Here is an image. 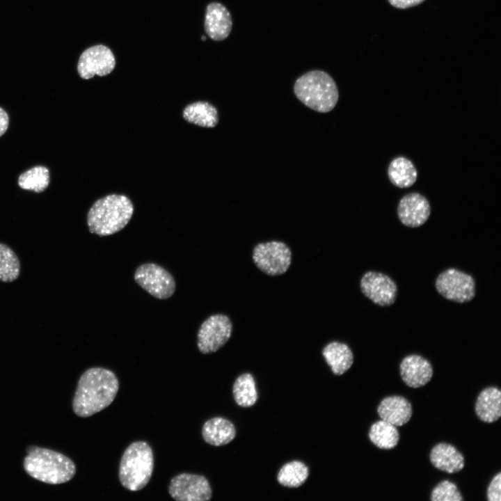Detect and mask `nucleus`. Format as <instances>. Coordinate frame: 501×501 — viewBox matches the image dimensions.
<instances>
[{"instance_id":"12","label":"nucleus","mask_w":501,"mask_h":501,"mask_svg":"<svg viewBox=\"0 0 501 501\" xmlns=\"http://www.w3.org/2000/svg\"><path fill=\"white\" fill-rule=\"evenodd\" d=\"M360 287L366 297L380 306H390L396 300L397 285L383 273L373 271L365 273L360 279Z\"/></svg>"},{"instance_id":"18","label":"nucleus","mask_w":501,"mask_h":501,"mask_svg":"<svg viewBox=\"0 0 501 501\" xmlns=\"http://www.w3.org/2000/svg\"><path fill=\"white\" fill-rule=\"evenodd\" d=\"M475 411L479 419L484 422L497 421L501 415V392L493 386L488 387L477 396Z\"/></svg>"},{"instance_id":"6","label":"nucleus","mask_w":501,"mask_h":501,"mask_svg":"<svg viewBox=\"0 0 501 501\" xmlns=\"http://www.w3.org/2000/svg\"><path fill=\"white\" fill-rule=\"evenodd\" d=\"M256 267L268 276H276L285 273L292 261V251L283 241H270L257 244L252 254Z\"/></svg>"},{"instance_id":"13","label":"nucleus","mask_w":501,"mask_h":501,"mask_svg":"<svg viewBox=\"0 0 501 501\" xmlns=\"http://www.w3.org/2000/svg\"><path fill=\"white\" fill-rule=\"evenodd\" d=\"M431 207L422 194L411 193L403 196L397 206V216L401 223L409 228L422 225L429 218Z\"/></svg>"},{"instance_id":"25","label":"nucleus","mask_w":501,"mask_h":501,"mask_svg":"<svg viewBox=\"0 0 501 501\" xmlns=\"http://www.w3.org/2000/svg\"><path fill=\"white\" fill-rule=\"evenodd\" d=\"M49 181V169L43 166H36L19 176L18 185L22 189L41 193L48 187Z\"/></svg>"},{"instance_id":"5","label":"nucleus","mask_w":501,"mask_h":501,"mask_svg":"<svg viewBox=\"0 0 501 501\" xmlns=\"http://www.w3.org/2000/svg\"><path fill=\"white\" fill-rule=\"evenodd\" d=\"M154 468L151 447L145 441L131 443L125 450L119 466V480L132 491L144 488L150 482Z\"/></svg>"},{"instance_id":"27","label":"nucleus","mask_w":501,"mask_h":501,"mask_svg":"<svg viewBox=\"0 0 501 501\" xmlns=\"http://www.w3.org/2000/svg\"><path fill=\"white\" fill-rule=\"evenodd\" d=\"M21 264L19 257L8 245L0 243V281L11 283L19 276Z\"/></svg>"},{"instance_id":"9","label":"nucleus","mask_w":501,"mask_h":501,"mask_svg":"<svg viewBox=\"0 0 501 501\" xmlns=\"http://www.w3.org/2000/svg\"><path fill=\"white\" fill-rule=\"evenodd\" d=\"M136 283L152 296L159 299L170 298L176 288L173 276L164 267L154 263H145L135 271Z\"/></svg>"},{"instance_id":"28","label":"nucleus","mask_w":501,"mask_h":501,"mask_svg":"<svg viewBox=\"0 0 501 501\" xmlns=\"http://www.w3.org/2000/svg\"><path fill=\"white\" fill-rule=\"evenodd\" d=\"M432 501H461L463 497L456 485L450 480H443L432 490Z\"/></svg>"},{"instance_id":"2","label":"nucleus","mask_w":501,"mask_h":501,"mask_svg":"<svg viewBox=\"0 0 501 501\" xmlns=\"http://www.w3.org/2000/svg\"><path fill=\"white\" fill-rule=\"evenodd\" d=\"M134 214L130 199L122 194H109L96 200L87 214L90 232L100 237L122 230Z\"/></svg>"},{"instance_id":"7","label":"nucleus","mask_w":501,"mask_h":501,"mask_svg":"<svg viewBox=\"0 0 501 501\" xmlns=\"http://www.w3.org/2000/svg\"><path fill=\"white\" fill-rule=\"evenodd\" d=\"M435 287L443 297L459 303L469 302L475 296L473 277L454 268L441 272L436 278Z\"/></svg>"},{"instance_id":"21","label":"nucleus","mask_w":501,"mask_h":501,"mask_svg":"<svg viewBox=\"0 0 501 501\" xmlns=\"http://www.w3.org/2000/svg\"><path fill=\"white\" fill-rule=\"evenodd\" d=\"M184 119L189 123L212 128L218 122L216 108L206 101H198L188 104L183 110Z\"/></svg>"},{"instance_id":"30","label":"nucleus","mask_w":501,"mask_h":501,"mask_svg":"<svg viewBox=\"0 0 501 501\" xmlns=\"http://www.w3.org/2000/svg\"><path fill=\"white\" fill-rule=\"evenodd\" d=\"M424 1V0H388L392 6L400 9H406L419 5Z\"/></svg>"},{"instance_id":"26","label":"nucleus","mask_w":501,"mask_h":501,"mask_svg":"<svg viewBox=\"0 0 501 501\" xmlns=\"http://www.w3.org/2000/svg\"><path fill=\"white\" fill-rule=\"evenodd\" d=\"M309 475L308 467L302 462L293 461L285 463L279 470L278 482L283 486L296 488L301 486Z\"/></svg>"},{"instance_id":"10","label":"nucleus","mask_w":501,"mask_h":501,"mask_svg":"<svg viewBox=\"0 0 501 501\" xmlns=\"http://www.w3.org/2000/svg\"><path fill=\"white\" fill-rule=\"evenodd\" d=\"M168 493L177 501H207L212 496L207 479L191 473H181L172 478Z\"/></svg>"},{"instance_id":"1","label":"nucleus","mask_w":501,"mask_h":501,"mask_svg":"<svg viewBox=\"0 0 501 501\" xmlns=\"http://www.w3.org/2000/svg\"><path fill=\"white\" fill-rule=\"evenodd\" d=\"M119 388L116 374L103 367H91L80 376L72 399L74 413L81 417L91 416L109 406Z\"/></svg>"},{"instance_id":"17","label":"nucleus","mask_w":501,"mask_h":501,"mask_svg":"<svg viewBox=\"0 0 501 501\" xmlns=\"http://www.w3.org/2000/svg\"><path fill=\"white\" fill-rule=\"evenodd\" d=\"M429 459L435 468L448 473L459 472L465 465L463 455L454 445L445 443L434 445Z\"/></svg>"},{"instance_id":"14","label":"nucleus","mask_w":501,"mask_h":501,"mask_svg":"<svg viewBox=\"0 0 501 501\" xmlns=\"http://www.w3.org/2000/svg\"><path fill=\"white\" fill-rule=\"evenodd\" d=\"M399 369L403 381L413 388L424 386L433 376V367L430 362L417 354L404 357L400 363Z\"/></svg>"},{"instance_id":"23","label":"nucleus","mask_w":501,"mask_h":501,"mask_svg":"<svg viewBox=\"0 0 501 501\" xmlns=\"http://www.w3.org/2000/svg\"><path fill=\"white\" fill-rule=\"evenodd\" d=\"M368 436L374 445L383 450L395 447L399 440L397 427L382 419L372 424Z\"/></svg>"},{"instance_id":"11","label":"nucleus","mask_w":501,"mask_h":501,"mask_svg":"<svg viewBox=\"0 0 501 501\" xmlns=\"http://www.w3.org/2000/svg\"><path fill=\"white\" fill-rule=\"evenodd\" d=\"M116 66V59L111 50L103 45H97L86 49L80 56L77 71L84 79L95 75L104 77L110 74Z\"/></svg>"},{"instance_id":"32","label":"nucleus","mask_w":501,"mask_h":501,"mask_svg":"<svg viewBox=\"0 0 501 501\" xmlns=\"http://www.w3.org/2000/svg\"><path fill=\"white\" fill-rule=\"evenodd\" d=\"M201 40H202V41H205V40H207V38H206V37H205V35H202V38H201Z\"/></svg>"},{"instance_id":"24","label":"nucleus","mask_w":501,"mask_h":501,"mask_svg":"<svg viewBox=\"0 0 501 501\" xmlns=\"http://www.w3.org/2000/svg\"><path fill=\"white\" fill-rule=\"evenodd\" d=\"M232 392L235 402L242 407H250L254 405L257 399L255 382L249 373L237 377L234 383Z\"/></svg>"},{"instance_id":"20","label":"nucleus","mask_w":501,"mask_h":501,"mask_svg":"<svg viewBox=\"0 0 501 501\" xmlns=\"http://www.w3.org/2000/svg\"><path fill=\"white\" fill-rule=\"evenodd\" d=\"M322 354L335 375L345 373L353 363V354L349 347L337 341L331 342L326 345Z\"/></svg>"},{"instance_id":"4","label":"nucleus","mask_w":501,"mask_h":501,"mask_svg":"<svg viewBox=\"0 0 501 501\" xmlns=\"http://www.w3.org/2000/svg\"><path fill=\"white\" fill-rule=\"evenodd\" d=\"M294 92L303 104L320 113L333 109L339 98L335 82L321 70L309 71L299 77L295 81Z\"/></svg>"},{"instance_id":"15","label":"nucleus","mask_w":501,"mask_h":501,"mask_svg":"<svg viewBox=\"0 0 501 501\" xmlns=\"http://www.w3.org/2000/svg\"><path fill=\"white\" fill-rule=\"evenodd\" d=\"M205 31L215 41L225 40L232 27V16L228 10L218 2H212L206 8Z\"/></svg>"},{"instance_id":"3","label":"nucleus","mask_w":501,"mask_h":501,"mask_svg":"<svg viewBox=\"0 0 501 501\" xmlns=\"http://www.w3.org/2000/svg\"><path fill=\"white\" fill-rule=\"evenodd\" d=\"M26 450L23 467L32 478L49 484H61L74 477L76 466L67 456L35 445Z\"/></svg>"},{"instance_id":"29","label":"nucleus","mask_w":501,"mask_h":501,"mask_svg":"<svg viewBox=\"0 0 501 501\" xmlns=\"http://www.w3.org/2000/svg\"><path fill=\"white\" fill-rule=\"evenodd\" d=\"M487 498L489 501L501 500V472L491 479L487 488Z\"/></svg>"},{"instance_id":"31","label":"nucleus","mask_w":501,"mask_h":501,"mask_svg":"<svg viewBox=\"0 0 501 501\" xmlns=\"http://www.w3.org/2000/svg\"><path fill=\"white\" fill-rule=\"evenodd\" d=\"M8 123L9 118L8 113L4 109L0 107V136L6 132Z\"/></svg>"},{"instance_id":"22","label":"nucleus","mask_w":501,"mask_h":501,"mask_svg":"<svg viewBox=\"0 0 501 501\" xmlns=\"http://www.w3.org/2000/svg\"><path fill=\"white\" fill-rule=\"evenodd\" d=\"M391 183L401 189L411 186L417 180L418 171L411 160L397 157L392 160L388 168Z\"/></svg>"},{"instance_id":"19","label":"nucleus","mask_w":501,"mask_h":501,"mask_svg":"<svg viewBox=\"0 0 501 501\" xmlns=\"http://www.w3.org/2000/svg\"><path fill=\"white\" fill-rule=\"evenodd\" d=\"M204 440L214 446H221L230 443L236 436L234 424L228 420L215 417L208 420L202 429Z\"/></svg>"},{"instance_id":"8","label":"nucleus","mask_w":501,"mask_h":501,"mask_svg":"<svg viewBox=\"0 0 501 501\" xmlns=\"http://www.w3.org/2000/svg\"><path fill=\"white\" fill-rule=\"evenodd\" d=\"M232 332V323L228 316L215 314L200 325L197 334V347L203 354L216 352L228 341Z\"/></svg>"},{"instance_id":"16","label":"nucleus","mask_w":501,"mask_h":501,"mask_svg":"<svg viewBox=\"0 0 501 501\" xmlns=\"http://www.w3.org/2000/svg\"><path fill=\"white\" fill-rule=\"evenodd\" d=\"M379 417L396 427L406 424L413 413L412 405L405 397L388 396L383 399L377 407Z\"/></svg>"}]
</instances>
